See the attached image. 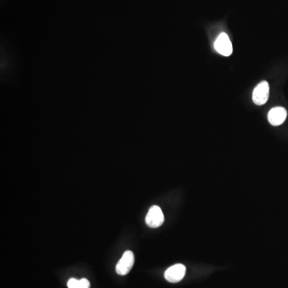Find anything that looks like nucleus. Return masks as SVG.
I'll list each match as a JSON object with an SVG mask.
<instances>
[{
	"instance_id": "1",
	"label": "nucleus",
	"mask_w": 288,
	"mask_h": 288,
	"mask_svg": "<svg viewBox=\"0 0 288 288\" xmlns=\"http://www.w3.org/2000/svg\"><path fill=\"white\" fill-rule=\"evenodd\" d=\"M135 263L134 254L131 250H126L122 254L116 265V273L119 275H126L130 272Z\"/></svg>"
},
{
	"instance_id": "2",
	"label": "nucleus",
	"mask_w": 288,
	"mask_h": 288,
	"mask_svg": "<svg viewBox=\"0 0 288 288\" xmlns=\"http://www.w3.org/2000/svg\"><path fill=\"white\" fill-rule=\"evenodd\" d=\"M146 223L151 228H159L164 222V215L158 206L154 205L149 209L146 216Z\"/></svg>"
},
{
	"instance_id": "3",
	"label": "nucleus",
	"mask_w": 288,
	"mask_h": 288,
	"mask_svg": "<svg viewBox=\"0 0 288 288\" xmlns=\"http://www.w3.org/2000/svg\"><path fill=\"white\" fill-rule=\"evenodd\" d=\"M269 84L268 82L263 81L259 83L254 89L252 94L253 102L256 105H264L268 102L269 98Z\"/></svg>"
},
{
	"instance_id": "4",
	"label": "nucleus",
	"mask_w": 288,
	"mask_h": 288,
	"mask_svg": "<svg viewBox=\"0 0 288 288\" xmlns=\"http://www.w3.org/2000/svg\"><path fill=\"white\" fill-rule=\"evenodd\" d=\"M185 274H186V267L183 264H178L168 268L165 271L164 277L168 282L175 283L180 282L184 278Z\"/></svg>"
},
{
	"instance_id": "5",
	"label": "nucleus",
	"mask_w": 288,
	"mask_h": 288,
	"mask_svg": "<svg viewBox=\"0 0 288 288\" xmlns=\"http://www.w3.org/2000/svg\"><path fill=\"white\" fill-rule=\"evenodd\" d=\"M215 48L219 54L223 56H230L232 55L233 48L230 39L226 33L219 35L215 40Z\"/></svg>"
},
{
	"instance_id": "6",
	"label": "nucleus",
	"mask_w": 288,
	"mask_h": 288,
	"mask_svg": "<svg viewBox=\"0 0 288 288\" xmlns=\"http://www.w3.org/2000/svg\"><path fill=\"white\" fill-rule=\"evenodd\" d=\"M287 111L284 108L276 107L272 108L268 113V118L270 123L273 126H279L286 120Z\"/></svg>"
},
{
	"instance_id": "7",
	"label": "nucleus",
	"mask_w": 288,
	"mask_h": 288,
	"mask_svg": "<svg viewBox=\"0 0 288 288\" xmlns=\"http://www.w3.org/2000/svg\"><path fill=\"white\" fill-rule=\"evenodd\" d=\"M68 288H79V280L76 279H69L68 282Z\"/></svg>"
},
{
	"instance_id": "8",
	"label": "nucleus",
	"mask_w": 288,
	"mask_h": 288,
	"mask_svg": "<svg viewBox=\"0 0 288 288\" xmlns=\"http://www.w3.org/2000/svg\"><path fill=\"white\" fill-rule=\"evenodd\" d=\"M90 282L87 279H82L79 280V288H90Z\"/></svg>"
}]
</instances>
